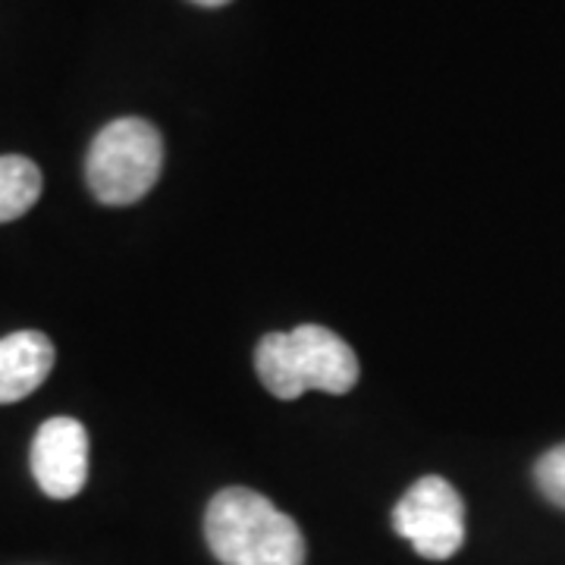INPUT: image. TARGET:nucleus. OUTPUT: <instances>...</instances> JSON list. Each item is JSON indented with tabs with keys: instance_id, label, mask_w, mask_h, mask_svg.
Instances as JSON below:
<instances>
[{
	"instance_id": "obj_7",
	"label": "nucleus",
	"mask_w": 565,
	"mask_h": 565,
	"mask_svg": "<svg viewBox=\"0 0 565 565\" xmlns=\"http://www.w3.org/2000/svg\"><path fill=\"white\" fill-rule=\"evenodd\" d=\"M41 195L39 163L22 154L0 158V223H10L32 211Z\"/></svg>"
},
{
	"instance_id": "obj_2",
	"label": "nucleus",
	"mask_w": 565,
	"mask_h": 565,
	"mask_svg": "<svg viewBox=\"0 0 565 565\" xmlns=\"http://www.w3.org/2000/svg\"><path fill=\"white\" fill-rule=\"evenodd\" d=\"M255 371L277 399H299L308 390L343 396L359 384V359L352 345L321 323L267 333L255 349Z\"/></svg>"
},
{
	"instance_id": "obj_9",
	"label": "nucleus",
	"mask_w": 565,
	"mask_h": 565,
	"mask_svg": "<svg viewBox=\"0 0 565 565\" xmlns=\"http://www.w3.org/2000/svg\"><path fill=\"white\" fill-rule=\"evenodd\" d=\"M192 3H199V7H223V3H230V0H192Z\"/></svg>"
},
{
	"instance_id": "obj_8",
	"label": "nucleus",
	"mask_w": 565,
	"mask_h": 565,
	"mask_svg": "<svg viewBox=\"0 0 565 565\" xmlns=\"http://www.w3.org/2000/svg\"><path fill=\"white\" fill-rule=\"evenodd\" d=\"M534 484L553 505L565 509V444L553 446L534 465Z\"/></svg>"
},
{
	"instance_id": "obj_4",
	"label": "nucleus",
	"mask_w": 565,
	"mask_h": 565,
	"mask_svg": "<svg viewBox=\"0 0 565 565\" xmlns=\"http://www.w3.org/2000/svg\"><path fill=\"white\" fill-rule=\"evenodd\" d=\"M396 534L415 546L424 559H449L465 544V503L446 478L427 475L405 490L393 509Z\"/></svg>"
},
{
	"instance_id": "obj_6",
	"label": "nucleus",
	"mask_w": 565,
	"mask_h": 565,
	"mask_svg": "<svg viewBox=\"0 0 565 565\" xmlns=\"http://www.w3.org/2000/svg\"><path fill=\"white\" fill-rule=\"evenodd\" d=\"M54 367V343L39 330H17L0 340V405L35 393Z\"/></svg>"
},
{
	"instance_id": "obj_5",
	"label": "nucleus",
	"mask_w": 565,
	"mask_h": 565,
	"mask_svg": "<svg viewBox=\"0 0 565 565\" xmlns=\"http://www.w3.org/2000/svg\"><path fill=\"white\" fill-rule=\"evenodd\" d=\"M32 475L51 500H73L88 478V434L76 418H51L32 444Z\"/></svg>"
},
{
	"instance_id": "obj_3",
	"label": "nucleus",
	"mask_w": 565,
	"mask_h": 565,
	"mask_svg": "<svg viewBox=\"0 0 565 565\" xmlns=\"http://www.w3.org/2000/svg\"><path fill=\"white\" fill-rule=\"evenodd\" d=\"M163 167L161 132L148 120L122 117L104 126L85 158V180L102 204L122 207L145 199Z\"/></svg>"
},
{
	"instance_id": "obj_1",
	"label": "nucleus",
	"mask_w": 565,
	"mask_h": 565,
	"mask_svg": "<svg viewBox=\"0 0 565 565\" xmlns=\"http://www.w3.org/2000/svg\"><path fill=\"white\" fill-rule=\"evenodd\" d=\"M204 537L223 565H305L299 525L248 487H226L211 500Z\"/></svg>"
}]
</instances>
